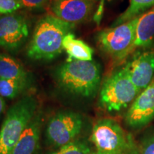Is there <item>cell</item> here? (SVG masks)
<instances>
[{"mask_svg": "<svg viewBox=\"0 0 154 154\" xmlns=\"http://www.w3.org/2000/svg\"><path fill=\"white\" fill-rule=\"evenodd\" d=\"M54 75L59 88L78 97H94L101 84V69L93 60L69 59L59 65Z\"/></svg>", "mask_w": 154, "mask_h": 154, "instance_id": "6da1fadb", "label": "cell"}, {"mask_svg": "<svg viewBox=\"0 0 154 154\" xmlns=\"http://www.w3.org/2000/svg\"><path fill=\"white\" fill-rule=\"evenodd\" d=\"M75 24L47 14L38 20L32 39L26 49V55L33 60H51L62 53L63 38L72 33Z\"/></svg>", "mask_w": 154, "mask_h": 154, "instance_id": "7a4b0ae2", "label": "cell"}, {"mask_svg": "<svg viewBox=\"0 0 154 154\" xmlns=\"http://www.w3.org/2000/svg\"><path fill=\"white\" fill-rule=\"evenodd\" d=\"M38 111V101L25 96L7 111L0 128V154H11L29 123Z\"/></svg>", "mask_w": 154, "mask_h": 154, "instance_id": "3957f363", "label": "cell"}, {"mask_svg": "<svg viewBox=\"0 0 154 154\" xmlns=\"http://www.w3.org/2000/svg\"><path fill=\"white\" fill-rule=\"evenodd\" d=\"M91 140L98 154H140L131 134L112 119L96 121L92 129Z\"/></svg>", "mask_w": 154, "mask_h": 154, "instance_id": "277c9868", "label": "cell"}, {"mask_svg": "<svg viewBox=\"0 0 154 154\" xmlns=\"http://www.w3.org/2000/svg\"><path fill=\"white\" fill-rule=\"evenodd\" d=\"M139 94L124 66L103 82L100 88L99 104L109 112L120 111L131 104Z\"/></svg>", "mask_w": 154, "mask_h": 154, "instance_id": "5b68a950", "label": "cell"}, {"mask_svg": "<svg viewBox=\"0 0 154 154\" xmlns=\"http://www.w3.org/2000/svg\"><path fill=\"white\" fill-rule=\"evenodd\" d=\"M138 17L99 31L96 39L101 51L116 61L124 60L131 54Z\"/></svg>", "mask_w": 154, "mask_h": 154, "instance_id": "8992f818", "label": "cell"}, {"mask_svg": "<svg viewBox=\"0 0 154 154\" xmlns=\"http://www.w3.org/2000/svg\"><path fill=\"white\" fill-rule=\"evenodd\" d=\"M83 126L84 119L80 113L61 111L54 115L48 122L46 136L49 143L58 149L76 140Z\"/></svg>", "mask_w": 154, "mask_h": 154, "instance_id": "52a82bcc", "label": "cell"}, {"mask_svg": "<svg viewBox=\"0 0 154 154\" xmlns=\"http://www.w3.org/2000/svg\"><path fill=\"white\" fill-rule=\"evenodd\" d=\"M29 34L28 22L20 14L0 17V47L15 52L27 39Z\"/></svg>", "mask_w": 154, "mask_h": 154, "instance_id": "ba28073f", "label": "cell"}, {"mask_svg": "<svg viewBox=\"0 0 154 154\" xmlns=\"http://www.w3.org/2000/svg\"><path fill=\"white\" fill-rule=\"evenodd\" d=\"M134 51L124 65L134 86L140 93L154 79V47Z\"/></svg>", "mask_w": 154, "mask_h": 154, "instance_id": "9c48e42d", "label": "cell"}, {"mask_svg": "<svg viewBox=\"0 0 154 154\" xmlns=\"http://www.w3.org/2000/svg\"><path fill=\"white\" fill-rule=\"evenodd\" d=\"M154 120V79L131 104L125 116L128 126L139 128Z\"/></svg>", "mask_w": 154, "mask_h": 154, "instance_id": "30bf717a", "label": "cell"}, {"mask_svg": "<svg viewBox=\"0 0 154 154\" xmlns=\"http://www.w3.org/2000/svg\"><path fill=\"white\" fill-rule=\"evenodd\" d=\"M95 5L96 2L92 0H54L50 8L58 18L76 24L91 16Z\"/></svg>", "mask_w": 154, "mask_h": 154, "instance_id": "8fae6325", "label": "cell"}, {"mask_svg": "<svg viewBox=\"0 0 154 154\" xmlns=\"http://www.w3.org/2000/svg\"><path fill=\"white\" fill-rule=\"evenodd\" d=\"M42 113L37 111L29 123L11 154H36L39 149Z\"/></svg>", "mask_w": 154, "mask_h": 154, "instance_id": "7c38bea8", "label": "cell"}, {"mask_svg": "<svg viewBox=\"0 0 154 154\" xmlns=\"http://www.w3.org/2000/svg\"><path fill=\"white\" fill-rule=\"evenodd\" d=\"M154 41V7L138 17L135 30L132 53L136 49H145Z\"/></svg>", "mask_w": 154, "mask_h": 154, "instance_id": "4fadbf2b", "label": "cell"}, {"mask_svg": "<svg viewBox=\"0 0 154 154\" xmlns=\"http://www.w3.org/2000/svg\"><path fill=\"white\" fill-rule=\"evenodd\" d=\"M63 49L68 54L70 59L79 61H92L94 50L82 40L76 38L72 33L63 38Z\"/></svg>", "mask_w": 154, "mask_h": 154, "instance_id": "5bb4252c", "label": "cell"}, {"mask_svg": "<svg viewBox=\"0 0 154 154\" xmlns=\"http://www.w3.org/2000/svg\"><path fill=\"white\" fill-rule=\"evenodd\" d=\"M0 79H29V74L17 59L8 54L0 53Z\"/></svg>", "mask_w": 154, "mask_h": 154, "instance_id": "9a60e30c", "label": "cell"}, {"mask_svg": "<svg viewBox=\"0 0 154 154\" xmlns=\"http://www.w3.org/2000/svg\"><path fill=\"white\" fill-rule=\"evenodd\" d=\"M154 7V0H129V5L116 19L112 26H116L136 18Z\"/></svg>", "mask_w": 154, "mask_h": 154, "instance_id": "2e32d148", "label": "cell"}, {"mask_svg": "<svg viewBox=\"0 0 154 154\" xmlns=\"http://www.w3.org/2000/svg\"><path fill=\"white\" fill-rule=\"evenodd\" d=\"M29 84V79H0V96L13 99L24 93Z\"/></svg>", "mask_w": 154, "mask_h": 154, "instance_id": "e0dca14e", "label": "cell"}, {"mask_svg": "<svg viewBox=\"0 0 154 154\" xmlns=\"http://www.w3.org/2000/svg\"><path fill=\"white\" fill-rule=\"evenodd\" d=\"M91 152V150L87 143L84 140L76 139L58 148L49 154H89Z\"/></svg>", "mask_w": 154, "mask_h": 154, "instance_id": "ac0fdd59", "label": "cell"}, {"mask_svg": "<svg viewBox=\"0 0 154 154\" xmlns=\"http://www.w3.org/2000/svg\"><path fill=\"white\" fill-rule=\"evenodd\" d=\"M22 9L19 0H0V14H13Z\"/></svg>", "mask_w": 154, "mask_h": 154, "instance_id": "d6986e66", "label": "cell"}, {"mask_svg": "<svg viewBox=\"0 0 154 154\" xmlns=\"http://www.w3.org/2000/svg\"><path fill=\"white\" fill-rule=\"evenodd\" d=\"M22 9L27 10H37L44 8L51 0H19Z\"/></svg>", "mask_w": 154, "mask_h": 154, "instance_id": "ffe728a7", "label": "cell"}, {"mask_svg": "<svg viewBox=\"0 0 154 154\" xmlns=\"http://www.w3.org/2000/svg\"><path fill=\"white\" fill-rule=\"evenodd\" d=\"M140 154H154V136L147 138L140 150Z\"/></svg>", "mask_w": 154, "mask_h": 154, "instance_id": "44dd1931", "label": "cell"}, {"mask_svg": "<svg viewBox=\"0 0 154 154\" xmlns=\"http://www.w3.org/2000/svg\"><path fill=\"white\" fill-rule=\"evenodd\" d=\"M6 109V102L2 96H0V117L5 112Z\"/></svg>", "mask_w": 154, "mask_h": 154, "instance_id": "7402d4cb", "label": "cell"}, {"mask_svg": "<svg viewBox=\"0 0 154 154\" xmlns=\"http://www.w3.org/2000/svg\"><path fill=\"white\" fill-rule=\"evenodd\" d=\"M89 154H98L97 153H96V152H91V153H90Z\"/></svg>", "mask_w": 154, "mask_h": 154, "instance_id": "603a6c76", "label": "cell"}, {"mask_svg": "<svg viewBox=\"0 0 154 154\" xmlns=\"http://www.w3.org/2000/svg\"><path fill=\"white\" fill-rule=\"evenodd\" d=\"M92 1H95V2H96V1H98V0H92Z\"/></svg>", "mask_w": 154, "mask_h": 154, "instance_id": "cb8c5ba5", "label": "cell"}]
</instances>
